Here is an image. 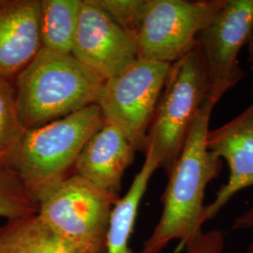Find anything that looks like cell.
I'll return each instance as SVG.
<instances>
[{
	"instance_id": "18",
	"label": "cell",
	"mask_w": 253,
	"mask_h": 253,
	"mask_svg": "<svg viewBox=\"0 0 253 253\" xmlns=\"http://www.w3.org/2000/svg\"><path fill=\"white\" fill-rule=\"evenodd\" d=\"M93 2L136 39L148 0H93Z\"/></svg>"
},
{
	"instance_id": "7",
	"label": "cell",
	"mask_w": 253,
	"mask_h": 253,
	"mask_svg": "<svg viewBox=\"0 0 253 253\" xmlns=\"http://www.w3.org/2000/svg\"><path fill=\"white\" fill-rule=\"evenodd\" d=\"M225 0H148L136 36L139 58L172 64L196 45V37Z\"/></svg>"
},
{
	"instance_id": "15",
	"label": "cell",
	"mask_w": 253,
	"mask_h": 253,
	"mask_svg": "<svg viewBox=\"0 0 253 253\" xmlns=\"http://www.w3.org/2000/svg\"><path fill=\"white\" fill-rule=\"evenodd\" d=\"M83 0H41L40 38L42 48L72 54Z\"/></svg>"
},
{
	"instance_id": "1",
	"label": "cell",
	"mask_w": 253,
	"mask_h": 253,
	"mask_svg": "<svg viewBox=\"0 0 253 253\" xmlns=\"http://www.w3.org/2000/svg\"><path fill=\"white\" fill-rule=\"evenodd\" d=\"M215 105L208 98L190 127L180 155L168 174L161 218L139 253H159L172 240L187 244L203 231L206 188L217 178L222 167V161L207 148L209 120Z\"/></svg>"
},
{
	"instance_id": "4",
	"label": "cell",
	"mask_w": 253,
	"mask_h": 253,
	"mask_svg": "<svg viewBox=\"0 0 253 253\" xmlns=\"http://www.w3.org/2000/svg\"><path fill=\"white\" fill-rule=\"evenodd\" d=\"M210 88L208 71L197 46L171 64L147 138V149L167 175L203 104L210 98Z\"/></svg>"
},
{
	"instance_id": "11",
	"label": "cell",
	"mask_w": 253,
	"mask_h": 253,
	"mask_svg": "<svg viewBox=\"0 0 253 253\" xmlns=\"http://www.w3.org/2000/svg\"><path fill=\"white\" fill-rule=\"evenodd\" d=\"M136 151L119 129L104 122L82 149L73 173L109 195L120 198L123 175L133 163Z\"/></svg>"
},
{
	"instance_id": "9",
	"label": "cell",
	"mask_w": 253,
	"mask_h": 253,
	"mask_svg": "<svg viewBox=\"0 0 253 253\" xmlns=\"http://www.w3.org/2000/svg\"><path fill=\"white\" fill-rule=\"evenodd\" d=\"M72 54L104 80L123 73L139 58L135 38L93 0L82 2Z\"/></svg>"
},
{
	"instance_id": "12",
	"label": "cell",
	"mask_w": 253,
	"mask_h": 253,
	"mask_svg": "<svg viewBox=\"0 0 253 253\" xmlns=\"http://www.w3.org/2000/svg\"><path fill=\"white\" fill-rule=\"evenodd\" d=\"M41 0H6L0 7V77H17L42 48Z\"/></svg>"
},
{
	"instance_id": "8",
	"label": "cell",
	"mask_w": 253,
	"mask_h": 253,
	"mask_svg": "<svg viewBox=\"0 0 253 253\" xmlns=\"http://www.w3.org/2000/svg\"><path fill=\"white\" fill-rule=\"evenodd\" d=\"M253 34V0H225L196 37L210 80V99L216 104L246 75L238 54Z\"/></svg>"
},
{
	"instance_id": "19",
	"label": "cell",
	"mask_w": 253,
	"mask_h": 253,
	"mask_svg": "<svg viewBox=\"0 0 253 253\" xmlns=\"http://www.w3.org/2000/svg\"><path fill=\"white\" fill-rule=\"evenodd\" d=\"M225 246V236L220 230L201 232L186 244L187 253H221Z\"/></svg>"
},
{
	"instance_id": "16",
	"label": "cell",
	"mask_w": 253,
	"mask_h": 253,
	"mask_svg": "<svg viewBox=\"0 0 253 253\" xmlns=\"http://www.w3.org/2000/svg\"><path fill=\"white\" fill-rule=\"evenodd\" d=\"M26 130L19 115L14 84L0 77V167L9 168Z\"/></svg>"
},
{
	"instance_id": "2",
	"label": "cell",
	"mask_w": 253,
	"mask_h": 253,
	"mask_svg": "<svg viewBox=\"0 0 253 253\" xmlns=\"http://www.w3.org/2000/svg\"><path fill=\"white\" fill-rule=\"evenodd\" d=\"M104 81L73 54L41 48L14 82L24 126H44L96 104Z\"/></svg>"
},
{
	"instance_id": "20",
	"label": "cell",
	"mask_w": 253,
	"mask_h": 253,
	"mask_svg": "<svg viewBox=\"0 0 253 253\" xmlns=\"http://www.w3.org/2000/svg\"><path fill=\"white\" fill-rule=\"evenodd\" d=\"M253 227V208L246 211L235 218L233 224L234 230H248Z\"/></svg>"
},
{
	"instance_id": "6",
	"label": "cell",
	"mask_w": 253,
	"mask_h": 253,
	"mask_svg": "<svg viewBox=\"0 0 253 253\" xmlns=\"http://www.w3.org/2000/svg\"><path fill=\"white\" fill-rule=\"evenodd\" d=\"M171 64L138 58L104 81L97 105L105 123L116 126L136 150L146 152L147 138Z\"/></svg>"
},
{
	"instance_id": "17",
	"label": "cell",
	"mask_w": 253,
	"mask_h": 253,
	"mask_svg": "<svg viewBox=\"0 0 253 253\" xmlns=\"http://www.w3.org/2000/svg\"><path fill=\"white\" fill-rule=\"evenodd\" d=\"M38 205L16 172L0 167V217L13 220L35 215Z\"/></svg>"
},
{
	"instance_id": "13",
	"label": "cell",
	"mask_w": 253,
	"mask_h": 253,
	"mask_svg": "<svg viewBox=\"0 0 253 253\" xmlns=\"http://www.w3.org/2000/svg\"><path fill=\"white\" fill-rule=\"evenodd\" d=\"M0 253H100L55 234L35 214L0 225Z\"/></svg>"
},
{
	"instance_id": "22",
	"label": "cell",
	"mask_w": 253,
	"mask_h": 253,
	"mask_svg": "<svg viewBox=\"0 0 253 253\" xmlns=\"http://www.w3.org/2000/svg\"><path fill=\"white\" fill-rule=\"evenodd\" d=\"M245 253H253V240L250 243V245L248 246V248H247Z\"/></svg>"
},
{
	"instance_id": "5",
	"label": "cell",
	"mask_w": 253,
	"mask_h": 253,
	"mask_svg": "<svg viewBox=\"0 0 253 253\" xmlns=\"http://www.w3.org/2000/svg\"><path fill=\"white\" fill-rule=\"evenodd\" d=\"M119 199L73 173L38 197L37 215L65 239L105 253L112 211Z\"/></svg>"
},
{
	"instance_id": "3",
	"label": "cell",
	"mask_w": 253,
	"mask_h": 253,
	"mask_svg": "<svg viewBox=\"0 0 253 253\" xmlns=\"http://www.w3.org/2000/svg\"><path fill=\"white\" fill-rule=\"evenodd\" d=\"M103 123L99 106L92 104L26 130L9 168L18 174L36 203L42 193L73 174L82 149Z\"/></svg>"
},
{
	"instance_id": "10",
	"label": "cell",
	"mask_w": 253,
	"mask_h": 253,
	"mask_svg": "<svg viewBox=\"0 0 253 253\" xmlns=\"http://www.w3.org/2000/svg\"><path fill=\"white\" fill-rule=\"evenodd\" d=\"M207 148L224 160L229 178L206 206V222L216 217L235 194L253 186V103L226 124L208 131Z\"/></svg>"
},
{
	"instance_id": "23",
	"label": "cell",
	"mask_w": 253,
	"mask_h": 253,
	"mask_svg": "<svg viewBox=\"0 0 253 253\" xmlns=\"http://www.w3.org/2000/svg\"><path fill=\"white\" fill-rule=\"evenodd\" d=\"M6 0H0V7H2L4 4H5Z\"/></svg>"
},
{
	"instance_id": "21",
	"label": "cell",
	"mask_w": 253,
	"mask_h": 253,
	"mask_svg": "<svg viewBox=\"0 0 253 253\" xmlns=\"http://www.w3.org/2000/svg\"><path fill=\"white\" fill-rule=\"evenodd\" d=\"M248 49H249V59L251 63L253 65V34L248 43Z\"/></svg>"
},
{
	"instance_id": "14",
	"label": "cell",
	"mask_w": 253,
	"mask_h": 253,
	"mask_svg": "<svg viewBox=\"0 0 253 253\" xmlns=\"http://www.w3.org/2000/svg\"><path fill=\"white\" fill-rule=\"evenodd\" d=\"M160 163L150 150H146L145 160L124 197L120 198L112 211L105 253H137L129 247L136 217L148 183Z\"/></svg>"
}]
</instances>
